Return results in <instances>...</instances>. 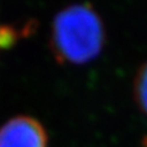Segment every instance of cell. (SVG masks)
I'll list each match as a JSON object with an SVG mask.
<instances>
[{
  "label": "cell",
  "mask_w": 147,
  "mask_h": 147,
  "mask_svg": "<svg viewBox=\"0 0 147 147\" xmlns=\"http://www.w3.org/2000/svg\"><path fill=\"white\" fill-rule=\"evenodd\" d=\"M34 27L32 21L27 22L22 27L13 25H0V50H7L12 48L21 37L28 36Z\"/></svg>",
  "instance_id": "3"
},
{
  "label": "cell",
  "mask_w": 147,
  "mask_h": 147,
  "mask_svg": "<svg viewBox=\"0 0 147 147\" xmlns=\"http://www.w3.org/2000/svg\"><path fill=\"white\" fill-rule=\"evenodd\" d=\"M135 93L137 103L147 114V61L137 72L135 80Z\"/></svg>",
  "instance_id": "4"
},
{
  "label": "cell",
  "mask_w": 147,
  "mask_h": 147,
  "mask_svg": "<svg viewBox=\"0 0 147 147\" xmlns=\"http://www.w3.org/2000/svg\"><path fill=\"white\" fill-rule=\"evenodd\" d=\"M104 26L88 4L63 9L53 21L52 47L58 60L85 64L100 53L104 44Z\"/></svg>",
  "instance_id": "1"
},
{
  "label": "cell",
  "mask_w": 147,
  "mask_h": 147,
  "mask_svg": "<svg viewBox=\"0 0 147 147\" xmlns=\"http://www.w3.org/2000/svg\"><path fill=\"white\" fill-rule=\"evenodd\" d=\"M0 147H48V135L37 119L15 117L0 127Z\"/></svg>",
  "instance_id": "2"
}]
</instances>
